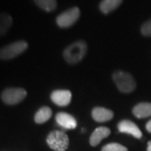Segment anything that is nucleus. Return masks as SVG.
<instances>
[{
  "mask_svg": "<svg viewBox=\"0 0 151 151\" xmlns=\"http://www.w3.org/2000/svg\"><path fill=\"white\" fill-rule=\"evenodd\" d=\"M28 48V43L24 40H18L9 44L0 49V60H11L19 56Z\"/></svg>",
  "mask_w": 151,
  "mask_h": 151,
  "instance_id": "nucleus-4",
  "label": "nucleus"
},
{
  "mask_svg": "<svg viewBox=\"0 0 151 151\" xmlns=\"http://www.w3.org/2000/svg\"><path fill=\"white\" fill-rule=\"evenodd\" d=\"M35 4L46 12H51L56 9V0H34Z\"/></svg>",
  "mask_w": 151,
  "mask_h": 151,
  "instance_id": "nucleus-16",
  "label": "nucleus"
},
{
  "mask_svg": "<svg viewBox=\"0 0 151 151\" xmlns=\"http://www.w3.org/2000/svg\"><path fill=\"white\" fill-rule=\"evenodd\" d=\"M50 99L57 106L65 107L71 101V92L68 90H55L50 94Z\"/></svg>",
  "mask_w": 151,
  "mask_h": 151,
  "instance_id": "nucleus-8",
  "label": "nucleus"
},
{
  "mask_svg": "<svg viewBox=\"0 0 151 151\" xmlns=\"http://www.w3.org/2000/svg\"><path fill=\"white\" fill-rule=\"evenodd\" d=\"M147 151H151V141L148 142V147H147Z\"/></svg>",
  "mask_w": 151,
  "mask_h": 151,
  "instance_id": "nucleus-20",
  "label": "nucleus"
},
{
  "mask_svg": "<svg viewBox=\"0 0 151 151\" xmlns=\"http://www.w3.org/2000/svg\"><path fill=\"white\" fill-rule=\"evenodd\" d=\"M46 143L53 150L65 151L69 146V137L63 131L54 130L48 134Z\"/></svg>",
  "mask_w": 151,
  "mask_h": 151,
  "instance_id": "nucleus-2",
  "label": "nucleus"
},
{
  "mask_svg": "<svg viewBox=\"0 0 151 151\" xmlns=\"http://www.w3.org/2000/svg\"><path fill=\"white\" fill-rule=\"evenodd\" d=\"M123 3V0H102L99 4V9L103 14H108L119 8Z\"/></svg>",
  "mask_w": 151,
  "mask_h": 151,
  "instance_id": "nucleus-14",
  "label": "nucleus"
},
{
  "mask_svg": "<svg viewBox=\"0 0 151 151\" xmlns=\"http://www.w3.org/2000/svg\"><path fill=\"white\" fill-rule=\"evenodd\" d=\"M52 116V110L49 107H42L38 110L35 115V122L38 124H45Z\"/></svg>",
  "mask_w": 151,
  "mask_h": 151,
  "instance_id": "nucleus-15",
  "label": "nucleus"
},
{
  "mask_svg": "<svg viewBox=\"0 0 151 151\" xmlns=\"http://www.w3.org/2000/svg\"><path fill=\"white\" fill-rule=\"evenodd\" d=\"M133 113L138 119H145L151 116V103H140L133 108Z\"/></svg>",
  "mask_w": 151,
  "mask_h": 151,
  "instance_id": "nucleus-12",
  "label": "nucleus"
},
{
  "mask_svg": "<svg viewBox=\"0 0 151 151\" xmlns=\"http://www.w3.org/2000/svg\"><path fill=\"white\" fill-rule=\"evenodd\" d=\"M113 79L119 91L124 93H129L134 91L136 82L133 76L125 71H116L113 75Z\"/></svg>",
  "mask_w": 151,
  "mask_h": 151,
  "instance_id": "nucleus-3",
  "label": "nucleus"
},
{
  "mask_svg": "<svg viewBox=\"0 0 151 151\" xmlns=\"http://www.w3.org/2000/svg\"><path fill=\"white\" fill-rule=\"evenodd\" d=\"M13 24V18L10 14L1 12L0 13V37L5 35L10 29Z\"/></svg>",
  "mask_w": 151,
  "mask_h": 151,
  "instance_id": "nucleus-13",
  "label": "nucleus"
},
{
  "mask_svg": "<svg viewBox=\"0 0 151 151\" xmlns=\"http://www.w3.org/2000/svg\"><path fill=\"white\" fill-rule=\"evenodd\" d=\"M27 96V92L22 87L6 88L1 94L3 102L8 105H16L21 103Z\"/></svg>",
  "mask_w": 151,
  "mask_h": 151,
  "instance_id": "nucleus-5",
  "label": "nucleus"
},
{
  "mask_svg": "<svg viewBox=\"0 0 151 151\" xmlns=\"http://www.w3.org/2000/svg\"><path fill=\"white\" fill-rule=\"evenodd\" d=\"M141 33L145 36L151 37V19L146 21L141 26Z\"/></svg>",
  "mask_w": 151,
  "mask_h": 151,
  "instance_id": "nucleus-18",
  "label": "nucleus"
},
{
  "mask_svg": "<svg viewBox=\"0 0 151 151\" xmlns=\"http://www.w3.org/2000/svg\"><path fill=\"white\" fill-rule=\"evenodd\" d=\"M92 119L97 123H105L113 119V113L108 108L96 107L92 109Z\"/></svg>",
  "mask_w": 151,
  "mask_h": 151,
  "instance_id": "nucleus-10",
  "label": "nucleus"
},
{
  "mask_svg": "<svg viewBox=\"0 0 151 151\" xmlns=\"http://www.w3.org/2000/svg\"><path fill=\"white\" fill-rule=\"evenodd\" d=\"M146 130H147L149 133H151V119L146 124Z\"/></svg>",
  "mask_w": 151,
  "mask_h": 151,
  "instance_id": "nucleus-19",
  "label": "nucleus"
},
{
  "mask_svg": "<svg viewBox=\"0 0 151 151\" xmlns=\"http://www.w3.org/2000/svg\"><path fill=\"white\" fill-rule=\"evenodd\" d=\"M80 17V9L73 7L61 13L56 18V24L60 28H68L73 25Z\"/></svg>",
  "mask_w": 151,
  "mask_h": 151,
  "instance_id": "nucleus-6",
  "label": "nucleus"
},
{
  "mask_svg": "<svg viewBox=\"0 0 151 151\" xmlns=\"http://www.w3.org/2000/svg\"><path fill=\"white\" fill-rule=\"evenodd\" d=\"M55 121L60 127L65 129H73L76 127V120L69 113L60 112L55 115Z\"/></svg>",
  "mask_w": 151,
  "mask_h": 151,
  "instance_id": "nucleus-9",
  "label": "nucleus"
},
{
  "mask_svg": "<svg viewBox=\"0 0 151 151\" xmlns=\"http://www.w3.org/2000/svg\"><path fill=\"white\" fill-rule=\"evenodd\" d=\"M111 134V130L107 127H98L93 131L92 135L90 136V145L92 146H97L100 142L108 137Z\"/></svg>",
  "mask_w": 151,
  "mask_h": 151,
  "instance_id": "nucleus-11",
  "label": "nucleus"
},
{
  "mask_svg": "<svg viewBox=\"0 0 151 151\" xmlns=\"http://www.w3.org/2000/svg\"><path fill=\"white\" fill-rule=\"evenodd\" d=\"M118 129L120 133L129 134L137 139L142 138V132L136 124L130 120H122L118 124Z\"/></svg>",
  "mask_w": 151,
  "mask_h": 151,
  "instance_id": "nucleus-7",
  "label": "nucleus"
},
{
  "mask_svg": "<svg viewBox=\"0 0 151 151\" xmlns=\"http://www.w3.org/2000/svg\"><path fill=\"white\" fill-rule=\"evenodd\" d=\"M102 151H128V149L118 143H110L103 146Z\"/></svg>",
  "mask_w": 151,
  "mask_h": 151,
  "instance_id": "nucleus-17",
  "label": "nucleus"
},
{
  "mask_svg": "<svg viewBox=\"0 0 151 151\" xmlns=\"http://www.w3.org/2000/svg\"><path fill=\"white\" fill-rule=\"evenodd\" d=\"M87 51L86 43L83 40H78L70 45L63 51V56L69 64H76L83 59Z\"/></svg>",
  "mask_w": 151,
  "mask_h": 151,
  "instance_id": "nucleus-1",
  "label": "nucleus"
}]
</instances>
